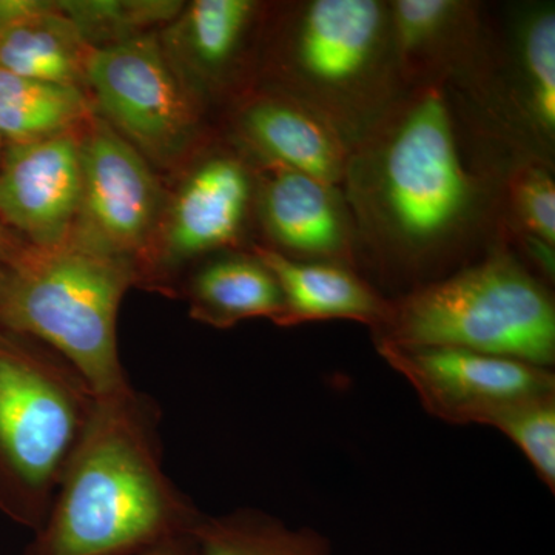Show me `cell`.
<instances>
[{"label": "cell", "instance_id": "9a60e30c", "mask_svg": "<svg viewBox=\"0 0 555 555\" xmlns=\"http://www.w3.org/2000/svg\"><path fill=\"white\" fill-rule=\"evenodd\" d=\"M235 137L258 160L341 188L349 145L326 119L269 87L251 91L233 113Z\"/></svg>", "mask_w": 555, "mask_h": 555}, {"label": "cell", "instance_id": "30bf717a", "mask_svg": "<svg viewBox=\"0 0 555 555\" xmlns=\"http://www.w3.org/2000/svg\"><path fill=\"white\" fill-rule=\"evenodd\" d=\"M404 89L448 82L480 108L494 61V9L474 0H389Z\"/></svg>", "mask_w": 555, "mask_h": 555}, {"label": "cell", "instance_id": "2e32d148", "mask_svg": "<svg viewBox=\"0 0 555 555\" xmlns=\"http://www.w3.org/2000/svg\"><path fill=\"white\" fill-rule=\"evenodd\" d=\"M251 254L268 266L283 292L284 313L278 326L349 320L366 324L374 332L386 320L390 298L356 269L297 261L259 244L251 246Z\"/></svg>", "mask_w": 555, "mask_h": 555}, {"label": "cell", "instance_id": "8992f818", "mask_svg": "<svg viewBox=\"0 0 555 555\" xmlns=\"http://www.w3.org/2000/svg\"><path fill=\"white\" fill-rule=\"evenodd\" d=\"M96 404L53 349L0 328V511L38 531Z\"/></svg>", "mask_w": 555, "mask_h": 555}, {"label": "cell", "instance_id": "e0dca14e", "mask_svg": "<svg viewBox=\"0 0 555 555\" xmlns=\"http://www.w3.org/2000/svg\"><path fill=\"white\" fill-rule=\"evenodd\" d=\"M93 47L53 3L0 28V68L24 76L79 87L87 82Z\"/></svg>", "mask_w": 555, "mask_h": 555}, {"label": "cell", "instance_id": "7402d4cb", "mask_svg": "<svg viewBox=\"0 0 555 555\" xmlns=\"http://www.w3.org/2000/svg\"><path fill=\"white\" fill-rule=\"evenodd\" d=\"M506 236L526 235L555 246L554 160L520 153L503 181Z\"/></svg>", "mask_w": 555, "mask_h": 555}, {"label": "cell", "instance_id": "3957f363", "mask_svg": "<svg viewBox=\"0 0 555 555\" xmlns=\"http://www.w3.org/2000/svg\"><path fill=\"white\" fill-rule=\"evenodd\" d=\"M141 278L137 261L75 225L50 244L0 258V328L60 353L100 396L129 389L120 363L118 313Z\"/></svg>", "mask_w": 555, "mask_h": 555}, {"label": "cell", "instance_id": "7c38bea8", "mask_svg": "<svg viewBox=\"0 0 555 555\" xmlns=\"http://www.w3.org/2000/svg\"><path fill=\"white\" fill-rule=\"evenodd\" d=\"M82 203L78 222L109 250L134 259L159 208V189L138 149L96 120L80 139Z\"/></svg>", "mask_w": 555, "mask_h": 555}, {"label": "cell", "instance_id": "4fadbf2b", "mask_svg": "<svg viewBox=\"0 0 555 555\" xmlns=\"http://www.w3.org/2000/svg\"><path fill=\"white\" fill-rule=\"evenodd\" d=\"M82 203L80 139L60 134L11 145L0 169V218L30 244L64 238L78 222Z\"/></svg>", "mask_w": 555, "mask_h": 555}, {"label": "cell", "instance_id": "9c48e42d", "mask_svg": "<svg viewBox=\"0 0 555 555\" xmlns=\"http://www.w3.org/2000/svg\"><path fill=\"white\" fill-rule=\"evenodd\" d=\"M379 356L414 387L430 415L451 425L488 426L496 414L555 393L547 367L452 347L377 343Z\"/></svg>", "mask_w": 555, "mask_h": 555}, {"label": "cell", "instance_id": "cb8c5ba5", "mask_svg": "<svg viewBox=\"0 0 555 555\" xmlns=\"http://www.w3.org/2000/svg\"><path fill=\"white\" fill-rule=\"evenodd\" d=\"M144 555H201L195 534L181 537V539L171 540L166 545L156 547Z\"/></svg>", "mask_w": 555, "mask_h": 555}, {"label": "cell", "instance_id": "603a6c76", "mask_svg": "<svg viewBox=\"0 0 555 555\" xmlns=\"http://www.w3.org/2000/svg\"><path fill=\"white\" fill-rule=\"evenodd\" d=\"M488 426L505 434L534 467L537 476L555 489V393L532 398L496 414Z\"/></svg>", "mask_w": 555, "mask_h": 555}, {"label": "cell", "instance_id": "44dd1931", "mask_svg": "<svg viewBox=\"0 0 555 555\" xmlns=\"http://www.w3.org/2000/svg\"><path fill=\"white\" fill-rule=\"evenodd\" d=\"M193 534L201 555H334L315 529L291 528L254 509L203 516Z\"/></svg>", "mask_w": 555, "mask_h": 555}, {"label": "cell", "instance_id": "277c9868", "mask_svg": "<svg viewBox=\"0 0 555 555\" xmlns=\"http://www.w3.org/2000/svg\"><path fill=\"white\" fill-rule=\"evenodd\" d=\"M269 89L313 109L349 149L403 93L389 0H299L283 7Z\"/></svg>", "mask_w": 555, "mask_h": 555}, {"label": "cell", "instance_id": "7a4b0ae2", "mask_svg": "<svg viewBox=\"0 0 555 555\" xmlns=\"http://www.w3.org/2000/svg\"><path fill=\"white\" fill-rule=\"evenodd\" d=\"M159 411L133 387L96 396L49 516L25 555H144L204 514L164 473Z\"/></svg>", "mask_w": 555, "mask_h": 555}, {"label": "cell", "instance_id": "d6986e66", "mask_svg": "<svg viewBox=\"0 0 555 555\" xmlns=\"http://www.w3.org/2000/svg\"><path fill=\"white\" fill-rule=\"evenodd\" d=\"M89 113V101L79 87L24 78L0 68V131L11 145L72 133Z\"/></svg>", "mask_w": 555, "mask_h": 555}, {"label": "cell", "instance_id": "5bb4252c", "mask_svg": "<svg viewBox=\"0 0 555 555\" xmlns=\"http://www.w3.org/2000/svg\"><path fill=\"white\" fill-rule=\"evenodd\" d=\"M251 158V156H250ZM257 218V164L238 152H217L190 173L171 210L167 250L192 259L238 247Z\"/></svg>", "mask_w": 555, "mask_h": 555}, {"label": "cell", "instance_id": "6da1fadb", "mask_svg": "<svg viewBox=\"0 0 555 555\" xmlns=\"http://www.w3.org/2000/svg\"><path fill=\"white\" fill-rule=\"evenodd\" d=\"M520 153L448 82L404 90L349 150L361 275L397 298L506 243L503 181Z\"/></svg>", "mask_w": 555, "mask_h": 555}, {"label": "cell", "instance_id": "484cf974", "mask_svg": "<svg viewBox=\"0 0 555 555\" xmlns=\"http://www.w3.org/2000/svg\"><path fill=\"white\" fill-rule=\"evenodd\" d=\"M3 141H5V139H3L2 131H0V149H2Z\"/></svg>", "mask_w": 555, "mask_h": 555}, {"label": "cell", "instance_id": "5b68a950", "mask_svg": "<svg viewBox=\"0 0 555 555\" xmlns=\"http://www.w3.org/2000/svg\"><path fill=\"white\" fill-rule=\"evenodd\" d=\"M372 334L375 345L452 347L550 369L553 292L503 243L451 275L390 298L386 320Z\"/></svg>", "mask_w": 555, "mask_h": 555}, {"label": "cell", "instance_id": "8fae6325", "mask_svg": "<svg viewBox=\"0 0 555 555\" xmlns=\"http://www.w3.org/2000/svg\"><path fill=\"white\" fill-rule=\"evenodd\" d=\"M255 164L257 221L269 241L259 246L297 261L360 272L356 224L343 189L278 164Z\"/></svg>", "mask_w": 555, "mask_h": 555}, {"label": "cell", "instance_id": "ac0fdd59", "mask_svg": "<svg viewBox=\"0 0 555 555\" xmlns=\"http://www.w3.org/2000/svg\"><path fill=\"white\" fill-rule=\"evenodd\" d=\"M189 298L192 315L219 328L251 318H269L276 324L284 313L275 275L251 251L207 262L193 276Z\"/></svg>", "mask_w": 555, "mask_h": 555}, {"label": "cell", "instance_id": "ba28073f", "mask_svg": "<svg viewBox=\"0 0 555 555\" xmlns=\"http://www.w3.org/2000/svg\"><path fill=\"white\" fill-rule=\"evenodd\" d=\"M495 13L494 62L478 115L518 147L554 160L555 7L521 2Z\"/></svg>", "mask_w": 555, "mask_h": 555}, {"label": "cell", "instance_id": "d4e9b609", "mask_svg": "<svg viewBox=\"0 0 555 555\" xmlns=\"http://www.w3.org/2000/svg\"><path fill=\"white\" fill-rule=\"evenodd\" d=\"M13 248V244L9 243L5 232H3L2 228H0V258L5 257V255L10 254Z\"/></svg>", "mask_w": 555, "mask_h": 555}, {"label": "cell", "instance_id": "ffe728a7", "mask_svg": "<svg viewBox=\"0 0 555 555\" xmlns=\"http://www.w3.org/2000/svg\"><path fill=\"white\" fill-rule=\"evenodd\" d=\"M261 3L251 0H196L184 21V38L196 69L214 86H229L254 36Z\"/></svg>", "mask_w": 555, "mask_h": 555}, {"label": "cell", "instance_id": "52a82bcc", "mask_svg": "<svg viewBox=\"0 0 555 555\" xmlns=\"http://www.w3.org/2000/svg\"><path fill=\"white\" fill-rule=\"evenodd\" d=\"M87 82L120 137L156 159L173 158L196 137L199 107L155 38L94 49Z\"/></svg>", "mask_w": 555, "mask_h": 555}]
</instances>
